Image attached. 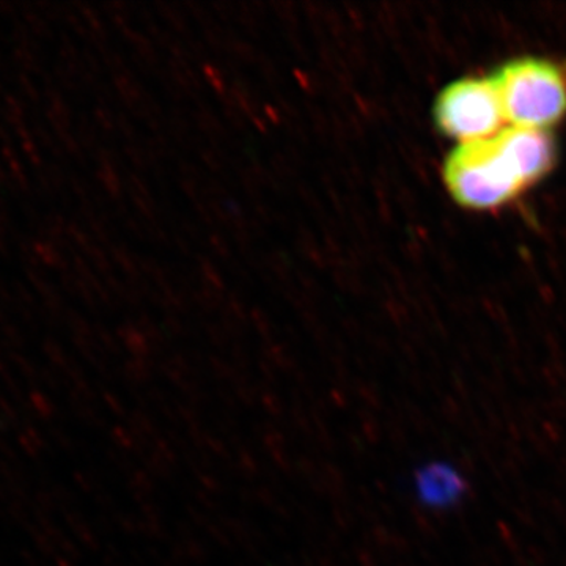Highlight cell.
<instances>
[{"instance_id":"cell-3","label":"cell","mask_w":566,"mask_h":566,"mask_svg":"<svg viewBox=\"0 0 566 566\" xmlns=\"http://www.w3.org/2000/svg\"><path fill=\"white\" fill-rule=\"evenodd\" d=\"M433 117L439 132L458 145L493 139L506 123L490 77H463L447 85L436 98Z\"/></svg>"},{"instance_id":"cell-4","label":"cell","mask_w":566,"mask_h":566,"mask_svg":"<svg viewBox=\"0 0 566 566\" xmlns=\"http://www.w3.org/2000/svg\"><path fill=\"white\" fill-rule=\"evenodd\" d=\"M499 147L515 167L524 186L542 180L556 163V144L543 129L506 126L495 136Z\"/></svg>"},{"instance_id":"cell-1","label":"cell","mask_w":566,"mask_h":566,"mask_svg":"<svg viewBox=\"0 0 566 566\" xmlns=\"http://www.w3.org/2000/svg\"><path fill=\"white\" fill-rule=\"evenodd\" d=\"M505 122L517 128H553L566 115V80L554 63L523 57L506 62L490 77Z\"/></svg>"},{"instance_id":"cell-2","label":"cell","mask_w":566,"mask_h":566,"mask_svg":"<svg viewBox=\"0 0 566 566\" xmlns=\"http://www.w3.org/2000/svg\"><path fill=\"white\" fill-rule=\"evenodd\" d=\"M442 180L453 200L468 210L504 207L526 189L495 136L457 145L446 158Z\"/></svg>"}]
</instances>
